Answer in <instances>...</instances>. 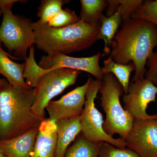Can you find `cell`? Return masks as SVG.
I'll return each mask as SVG.
<instances>
[{
  "mask_svg": "<svg viewBox=\"0 0 157 157\" xmlns=\"http://www.w3.org/2000/svg\"><path fill=\"white\" fill-rule=\"evenodd\" d=\"M109 58L116 63L135 64V75L131 82L144 78L145 66L157 47V27L144 20L131 18L122 22L113 40Z\"/></svg>",
  "mask_w": 157,
  "mask_h": 157,
  "instance_id": "6da1fadb",
  "label": "cell"
},
{
  "mask_svg": "<svg viewBox=\"0 0 157 157\" xmlns=\"http://www.w3.org/2000/svg\"><path fill=\"white\" fill-rule=\"evenodd\" d=\"M33 89L0 86V141L22 135L40 126L45 118L32 110Z\"/></svg>",
  "mask_w": 157,
  "mask_h": 157,
  "instance_id": "7a4b0ae2",
  "label": "cell"
},
{
  "mask_svg": "<svg viewBox=\"0 0 157 157\" xmlns=\"http://www.w3.org/2000/svg\"><path fill=\"white\" fill-rule=\"evenodd\" d=\"M36 36V45L39 50L51 55L67 54L90 48L97 41L99 28L79 22L66 27L55 28L48 25L32 22Z\"/></svg>",
  "mask_w": 157,
  "mask_h": 157,
  "instance_id": "3957f363",
  "label": "cell"
},
{
  "mask_svg": "<svg viewBox=\"0 0 157 157\" xmlns=\"http://www.w3.org/2000/svg\"><path fill=\"white\" fill-rule=\"evenodd\" d=\"M99 93L101 107L106 114L103 124L104 132L112 137L117 134L124 140L134 121L121 104V97L124 94L122 86L112 73L104 74Z\"/></svg>",
  "mask_w": 157,
  "mask_h": 157,
  "instance_id": "277c9868",
  "label": "cell"
},
{
  "mask_svg": "<svg viewBox=\"0 0 157 157\" xmlns=\"http://www.w3.org/2000/svg\"><path fill=\"white\" fill-rule=\"evenodd\" d=\"M2 12L0 42L16 59L25 60L29 48L36 44V36L31 25L32 22L25 17L13 14L11 10Z\"/></svg>",
  "mask_w": 157,
  "mask_h": 157,
  "instance_id": "5b68a950",
  "label": "cell"
},
{
  "mask_svg": "<svg viewBox=\"0 0 157 157\" xmlns=\"http://www.w3.org/2000/svg\"><path fill=\"white\" fill-rule=\"evenodd\" d=\"M80 73L78 70L67 68L46 70L33 89L35 98L32 110L34 113L45 118V108L49 102L75 84Z\"/></svg>",
  "mask_w": 157,
  "mask_h": 157,
  "instance_id": "8992f818",
  "label": "cell"
},
{
  "mask_svg": "<svg viewBox=\"0 0 157 157\" xmlns=\"http://www.w3.org/2000/svg\"><path fill=\"white\" fill-rule=\"evenodd\" d=\"M101 80L91 78L88 86L84 108L79 116L81 133L87 140L94 142H106L118 148H125L124 140L107 135L103 129V116L96 107L95 101Z\"/></svg>",
  "mask_w": 157,
  "mask_h": 157,
  "instance_id": "52a82bcc",
  "label": "cell"
},
{
  "mask_svg": "<svg viewBox=\"0 0 157 157\" xmlns=\"http://www.w3.org/2000/svg\"><path fill=\"white\" fill-rule=\"evenodd\" d=\"M157 94V86L148 79L131 82L128 93L122 96L124 108L134 121L156 118L157 113L149 115L147 109L150 103L155 102Z\"/></svg>",
  "mask_w": 157,
  "mask_h": 157,
  "instance_id": "ba28073f",
  "label": "cell"
},
{
  "mask_svg": "<svg viewBox=\"0 0 157 157\" xmlns=\"http://www.w3.org/2000/svg\"><path fill=\"white\" fill-rule=\"evenodd\" d=\"M124 141L139 157H157V118L134 121Z\"/></svg>",
  "mask_w": 157,
  "mask_h": 157,
  "instance_id": "9c48e42d",
  "label": "cell"
},
{
  "mask_svg": "<svg viewBox=\"0 0 157 157\" xmlns=\"http://www.w3.org/2000/svg\"><path fill=\"white\" fill-rule=\"evenodd\" d=\"M101 56L102 54L98 52L88 57L77 58L57 53L42 56L39 61V65L45 70L67 68L84 71L94 76L96 79L101 80L104 76L99 64Z\"/></svg>",
  "mask_w": 157,
  "mask_h": 157,
  "instance_id": "30bf717a",
  "label": "cell"
},
{
  "mask_svg": "<svg viewBox=\"0 0 157 157\" xmlns=\"http://www.w3.org/2000/svg\"><path fill=\"white\" fill-rule=\"evenodd\" d=\"M90 78L89 77L84 85L74 89L59 100L50 101L45 108L49 115L48 119L56 122L81 115Z\"/></svg>",
  "mask_w": 157,
  "mask_h": 157,
  "instance_id": "8fae6325",
  "label": "cell"
},
{
  "mask_svg": "<svg viewBox=\"0 0 157 157\" xmlns=\"http://www.w3.org/2000/svg\"><path fill=\"white\" fill-rule=\"evenodd\" d=\"M39 127L12 139L0 141V151L6 157H31Z\"/></svg>",
  "mask_w": 157,
  "mask_h": 157,
  "instance_id": "7c38bea8",
  "label": "cell"
},
{
  "mask_svg": "<svg viewBox=\"0 0 157 157\" xmlns=\"http://www.w3.org/2000/svg\"><path fill=\"white\" fill-rule=\"evenodd\" d=\"M57 137L56 123L45 119L39 126L31 157H55Z\"/></svg>",
  "mask_w": 157,
  "mask_h": 157,
  "instance_id": "4fadbf2b",
  "label": "cell"
},
{
  "mask_svg": "<svg viewBox=\"0 0 157 157\" xmlns=\"http://www.w3.org/2000/svg\"><path fill=\"white\" fill-rule=\"evenodd\" d=\"M79 116L56 122L57 137L55 157H64L68 146L81 133Z\"/></svg>",
  "mask_w": 157,
  "mask_h": 157,
  "instance_id": "5bb4252c",
  "label": "cell"
},
{
  "mask_svg": "<svg viewBox=\"0 0 157 157\" xmlns=\"http://www.w3.org/2000/svg\"><path fill=\"white\" fill-rule=\"evenodd\" d=\"M2 45L0 42V74L14 87L30 88L23 76L25 63L20 64L12 61V56L3 50Z\"/></svg>",
  "mask_w": 157,
  "mask_h": 157,
  "instance_id": "9a60e30c",
  "label": "cell"
},
{
  "mask_svg": "<svg viewBox=\"0 0 157 157\" xmlns=\"http://www.w3.org/2000/svg\"><path fill=\"white\" fill-rule=\"evenodd\" d=\"M121 23L120 14L118 9L115 14L110 17H107L103 14H101L99 32L96 36V39L97 40L101 39L104 41L103 52L105 54H110V47L113 40Z\"/></svg>",
  "mask_w": 157,
  "mask_h": 157,
  "instance_id": "2e32d148",
  "label": "cell"
},
{
  "mask_svg": "<svg viewBox=\"0 0 157 157\" xmlns=\"http://www.w3.org/2000/svg\"><path fill=\"white\" fill-rule=\"evenodd\" d=\"M81 11L79 18L82 21L92 26L99 28L100 17L106 9L108 2L106 0H80Z\"/></svg>",
  "mask_w": 157,
  "mask_h": 157,
  "instance_id": "e0dca14e",
  "label": "cell"
},
{
  "mask_svg": "<svg viewBox=\"0 0 157 157\" xmlns=\"http://www.w3.org/2000/svg\"><path fill=\"white\" fill-rule=\"evenodd\" d=\"M101 70L104 74L109 73L113 74L122 86L124 94L128 93L130 83V75L132 71L135 70L133 62H130L127 65L121 64L108 58L104 61V66Z\"/></svg>",
  "mask_w": 157,
  "mask_h": 157,
  "instance_id": "ac0fdd59",
  "label": "cell"
},
{
  "mask_svg": "<svg viewBox=\"0 0 157 157\" xmlns=\"http://www.w3.org/2000/svg\"><path fill=\"white\" fill-rule=\"evenodd\" d=\"M103 142H91L86 139L81 133L68 147L64 157H98Z\"/></svg>",
  "mask_w": 157,
  "mask_h": 157,
  "instance_id": "d6986e66",
  "label": "cell"
},
{
  "mask_svg": "<svg viewBox=\"0 0 157 157\" xmlns=\"http://www.w3.org/2000/svg\"><path fill=\"white\" fill-rule=\"evenodd\" d=\"M67 0H43L38 8L37 15L39 18L38 22L42 25L48 24V21L60 11L62 7L70 2Z\"/></svg>",
  "mask_w": 157,
  "mask_h": 157,
  "instance_id": "ffe728a7",
  "label": "cell"
},
{
  "mask_svg": "<svg viewBox=\"0 0 157 157\" xmlns=\"http://www.w3.org/2000/svg\"><path fill=\"white\" fill-rule=\"evenodd\" d=\"M29 55L25 60V67L24 71V78L29 87L33 89L36 87L39 77L45 73L46 70L42 69L37 64L34 56V48H29Z\"/></svg>",
  "mask_w": 157,
  "mask_h": 157,
  "instance_id": "44dd1931",
  "label": "cell"
},
{
  "mask_svg": "<svg viewBox=\"0 0 157 157\" xmlns=\"http://www.w3.org/2000/svg\"><path fill=\"white\" fill-rule=\"evenodd\" d=\"M131 18L144 20L157 27V0H144Z\"/></svg>",
  "mask_w": 157,
  "mask_h": 157,
  "instance_id": "7402d4cb",
  "label": "cell"
},
{
  "mask_svg": "<svg viewBox=\"0 0 157 157\" xmlns=\"http://www.w3.org/2000/svg\"><path fill=\"white\" fill-rule=\"evenodd\" d=\"M80 21L75 11L70 9H62L48 21V25L55 28L66 27L75 24Z\"/></svg>",
  "mask_w": 157,
  "mask_h": 157,
  "instance_id": "603a6c76",
  "label": "cell"
},
{
  "mask_svg": "<svg viewBox=\"0 0 157 157\" xmlns=\"http://www.w3.org/2000/svg\"><path fill=\"white\" fill-rule=\"evenodd\" d=\"M98 157H139L128 147L118 148L106 142H103L99 150Z\"/></svg>",
  "mask_w": 157,
  "mask_h": 157,
  "instance_id": "cb8c5ba5",
  "label": "cell"
},
{
  "mask_svg": "<svg viewBox=\"0 0 157 157\" xmlns=\"http://www.w3.org/2000/svg\"><path fill=\"white\" fill-rule=\"evenodd\" d=\"M119 11L122 22L131 18L132 14L136 11L143 0H118Z\"/></svg>",
  "mask_w": 157,
  "mask_h": 157,
  "instance_id": "d4e9b609",
  "label": "cell"
},
{
  "mask_svg": "<svg viewBox=\"0 0 157 157\" xmlns=\"http://www.w3.org/2000/svg\"><path fill=\"white\" fill-rule=\"evenodd\" d=\"M146 65L148 68L145 72L144 78L157 86V48L149 57Z\"/></svg>",
  "mask_w": 157,
  "mask_h": 157,
  "instance_id": "484cf974",
  "label": "cell"
},
{
  "mask_svg": "<svg viewBox=\"0 0 157 157\" xmlns=\"http://www.w3.org/2000/svg\"><path fill=\"white\" fill-rule=\"evenodd\" d=\"M108 5L106 8V15L107 17H110L117 11L119 4L118 0H108Z\"/></svg>",
  "mask_w": 157,
  "mask_h": 157,
  "instance_id": "4316f807",
  "label": "cell"
},
{
  "mask_svg": "<svg viewBox=\"0 0 157 157\" xmlns=\"http://www.w3.org/2000/svg\"><path fill=\"white\" fill-rule=\"evenodd\" d=\"M28 1L25 0H0V9L2 11L11 10L12 6L15 3H27Z\"/></svg>",
  "mask_w": 157,
  "mask_h": 157,
  "instance_id": "83f0119b",
  "label": "cell"
},
{
  "mask_svg": "<svg viewBox=\"0 0 157 157\" xmlns=\"http://www.w3.org/2000/svg\"><path fill=\"white\" fill-rule=\"evenodd\" d=\"M8 82L6 79H3V78H0V86L4 85L8 83Z\"/></svg>",
  "mask_w": 157,
  "mask_h": 157,
  "instance_id": "f1b7e54d",
  "label": "cell"
},
{
  "mask_svg": "<svg viewBox=\"0 0 157 157\" xmlns=\"http://www.w3.org/2000/svg\"><path fill=\"white\" fill-rule=\"evenodd\" d=\"M0 157H6L0 151Z\"/></svg>",
  "mask_w": 157,
  "mask_h": 157,
  "instance_id": "f546056e",
  "label": "cell"
},
{
  "mask_svg": "<svg viewBox=\"0 0 157 157\" xmlns=\"http://www.w3.org/2000/svg\"><path fill=\"white\" fill-rule=\"evenodd\" d=\"M2 14V10H1V9H0V16H1Z\"/></svg>",
  "mask_w": 157,
  "mask_h": 157,
  "instance_id": "4dcf8cb0",
  "label": "cell"
}]
</instances>
